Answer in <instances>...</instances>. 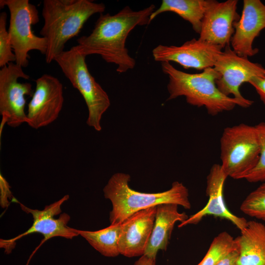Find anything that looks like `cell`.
Returning a JSON list of instances; mask_svg holds the SVG:
<instances>
[{"label": "cell", "instance_id": "obj_1", "mask_svg": "<svg viewBox=\"0 0 265 265\" xmlns=\"http://www.w3.org/2000/svg\"><path fill=\"white\" fill-rule=\"evenodd\" d=\"M155 9L154 4L138 11L126 6L113 15L101 13L92 32L77 39L78 50L86 56L100 55L106 62L116 65L118 73L132 69L136 61L126 47L127 38L135 26L150 24Z\"/></svg>", "mask_w": 265, "mask_h": 265}, {"label": "cell", "instance_id": "obj_2", "mask_svg": "<svg viewBox=\"0 0 265 265\" xmlns=\"http://www.w3.org/2000/svg\"><path fill=\"white\" fill-rule=\"evenodd\" d=\"M103 3L89 0H44L42 16L44 25L40 34L47 40L45 60L48 63L64 51L66 43L78 35L93 15L105 10Z\"/></svg>", "mask_w": 265, "mask_h": 265}, {"label": "cell", "instance_id": "obj_3", "mask_svg": "<svg viewBox=\"0 0 265 265\" xmlns=\"http://www.w3.org/2000/svg\"><path fill=\"white\" fill-rule=\"evenodd\" d=\"M161 69L169 77L168 100L185 96L187 103L198 107L204 106L212 116L230 111L237 106L248 107L239 100L227 96L220 91L215 80L220 75L213 67L206 68L202 73L189 74L177 69L169 62H161Z\"/></svg>", "mask_w": 265, "mask_h": 265}, {"label": "cell", "instance_id": "obj_4", "mask_svg": "<svg viewBox=\"0 0 265 265\" xmlns=\"http://www.w3.org/2000/svg\"><path fill=\"white\" fill-rule=\"evenodd\" d=\"M130 175L122 172L113 174L103 189L104 196L110 200L112 210L109 213L110 224L122 223L139 211L164 203H173L186 209L191 208L187 187L178 181L170 189L157 193L141 192L129 186Z\"/></svg>", "mask_w": 265, "mask_h": 265}, {"label": "cell", "instance_id": "obj_5", "mask_svg": "<svg viewBox=\"0 0 265 265\" xmlns=\"http://www.w3.org/2000/svg\"><path fill=\"white\" fill-rule=\"evenodd\" d=\"M85 57L75 46L63 52L54 61L83 97L88 111L86 124L100 132L102 116L109 108L110 102L106 92L90 73Z\"/></svg>", "mask_w": 265, "mask_h": 265}, {"label": "cell", "instance_id": "obj_6", "mask_svg": "<svg viewBox=\"0 0 265 265\" xmlns=\"http://www.w3.org/2000/svg\"><path fill=\"white\" fill-rule=\"evenodd\" d=\"M220 144V165L227 176L245 179L260 158V142L255 126L241 123L225 128Z\"/></svg>", "mask_w": 265, "mask_h": 265}, {"label": "cell", "instance_id": "obj_7", "mask_svg": "<svg viewBox=\"0 0 265 265\" xmlns=\"http://www.w3.org/2000/svg\"><path fill=\"white\" fill-rule=\"evenodd\" d=\"M5 6L10 13L8 32L15 63L26 67L29 63V52L36 50L45 55L47 51V40L37 36L32 31L31 26L39 21L38 10L28 0H0V8Z\"/></svg>", "mask_w": 265, "mask_h": 265}, {"label": "cell", "instance_id": "obj_8", "mask_svg": "<svg viewBox=\"0 0 265 265\" xmlns=\"http://www.w3.org/2000/svg\"><path fill=\"white\" fill-rule=\"evenodd\" d=\"M224 48L218 55L213 67L220 75L215 80L217 87L225 95H232L249 107L254 102L241 95L240 87L253 78L265 77V68L250 61L248 57L239 56L230 45Z\"/></svg>", "mask_w": 265, "mask_h": 265}, {"label": "cell", "instance_id": "obj_9", "mask_svg": "<svg viewBox=\"0 0 265 265\" xmlns=\"http://www.w3.org/2000/svg\"><path fill=\"white\" fill-rule=\"evenodd\" d=\"M22 68L11 62L0 70V114L2 116V125L6 123L12 128L26 123L25 96L33 94L30 83L18 81L19 78L28 80L30 78Z\"/></svg>", "mask_w": 265, "mask_h": 265}, {"label": "cell", "instance_id": "obj_10", "mask_svg": "<svg viewBox=\"0 0 265 265\" xmlns=\"http://www.w3.org/2000/svg\"><path fill=\"white\" fill-rule=\"evenodd\" d=\"M69 198V195H66L58 201L46 206L44 210L41 211L29 209L14 198V201L20 204L21 209L24 212L32 215L33 223L27 231L14 238L8 240L1 239L0 247L4 248L5 253L9 254L14 248L15 241L18 239L32 233L41 234L44 236V238L32 254L30 257V259L36 250L45 241L52 238L60 237L67 239H72L74 237L79 236V234L74 231L73 228L67 226L70 219L69 214L63 213L58 218H54L55 215L61 213L62 204Z\"/></svg>", "mask_w": 265, "mask_h": 265}, {"label": "cell", "instance_id": "obj_11", "mask_svg": "<svg viewBox=\"0 0 265 265\" xmlns=\"http://www.w3.org/2000/svg\"><path fill=\"white\" fill-rule=\"evenodd\" d=\"M36 87L28 105L26 123L34 129L53 122L62 109L63 86L56 78L44 74L36 80Z\"/></svg>", "mask_w": 265, "mask_h": 265}, {"label": "cell", "instance_id": "obj_12", "mask_svg": "<svg viewBox=\"0 0 265 265\" xmlns=\"http://www.w3.org/2000/svg\"><path fill=\"white\" fill-rule=\"evenodd\" d=\"M222 49L220 46L193 38L179 46L159 45L153 50L152 54L156 61H173L185 69L204 70L213 67Z\"/></svg>", "mask_w": 265, "mask_h": 265}, {"label": "cell", "instance_id": "obj_13", "mask_svg": "<svg viewBox=\"0 0 265 265\" xmlns=\"http://www.w3.org/2000/svg\"><path fill=\"white\" fill-rule=\"evenodd\" d=\"M238 3V0H209L198 39L222 48L230 45L234 24L240 18L237 11Z\"/></svg>", "mask_w": 265, "mask_h": 265}, {"label": "cell", "instance_id": "obj_14", "mask_svg": "<svg viewBox=\"0 0 265 265\" xmlns=\"http://www.w3.org/2000/svg\"><path fill=\"white\" fill-rule=\"evenodd\" d=\"M234 27L230 42L233 51L242 57L256 54L259 49L254 48L253 43L265 29V4L260 0H243L241 14Z\"/></svg>", "mask_w": 265, "mask_h": 265}, {"label": "cell", "instance_id": "obj_15", "mask_svg": "<svg viewBox=\"0 0 265 265\" xmlns=\"http://www.w3.org/2000/svg\"><path fill=\"white\" fill-rule=\"evenodd\" d=\"M227 177L220 164H214L212 166L207 178L206 194L209 197L208 203L200 211L180 223L178 225L179 228L189 224H197L203 218L208 215L229 220L240 231L246 226L248 221L244 217L232 213L225 205L223 189Z\"/></svg>", "mask_w": 265, "mask_h": 265}, {"label": "cell", "instance_id": "obj_16", "mask_svg": "<svg viewBox=\"0 0 265 265\" xmlns=\"http://www.w3.org/2000/svg\"><path fill=\"white\" fill-rule=\"evenodd\" d=\"M157 206L139 211L122 223L118 246L120 254L127 257L144 255L153 228Z\"/></svg>", "mask_w": 265, "mask_h": 265}, {"label": "cell", "instance_id": "obj_17", "mask_svg": "<svg viewBox=\"0 0 265 265\" xmlns=\"http://www.w3.org/2000/svg\"><path fill=\"white\" fill-rule=\"evenodd\" d=\"M178 207L173 203L157 206L153 228L144 255L156 259L159 250H166L175 224L189 217L185 212H179Z\"/></svg>", "mask_w": 265, "mask_h": 265}, {"label": "cell", "instance_id": "obj_18", "mask_svg": "<svg viewBox=\"0 0 265 265\" xmlns=\"http://www.w3.org/2000/svg\"><path fill=\"white\" fill-rule=\"evenodd\" d=\"M235 238L239 255L236 265H265V225L248 221Z\"/></svg>", "mask_w": 265, "mask_h": 265}, {"label": "cell", "instance_id": "obj_19", "mask_svg": "<svg viewBox=\"0 0 265 265\" xmlns=\"http://www.w3.org/2000/svg\"><path fill=\"white\" fill-rule=\"evenodd\" d=\"M208 2L209 0H162L159 7L150 16V23L159 14L172 12L188 21L199 34Z\"/></svg>", "mask_w": 265, "mask_h": 265}, {"label": "cell", "instance_id": "obj_20", "mask_svg": "<svg viewBox=\"0 0 265 265\" xmlns=\"http://www.w3.org/2000/svg\"><path fill=\"white\" fill-rule=\"evenodd\" d=\"M73 229L102 255L114 257L120 254L118 242L122 223L110 224L105 228L95 231Z\"/></svg>", "mask_w": 265, "mask_h": 265}, {"label": "cell", "instance_id": "obj_21", "mask_svg": "<svg viewBox=\"0 0 265 265\" xmlns=\"http://www.w3.org/2000/svg\"><path fill=\"white\" fill-rule=\"evenodd\" d=\"M238 249L235 238L227 232H222L213 238L206 254L197 265H216L230 253Z\"/></svg>", "mask_w": 265, "mask_h": 265}, {"label": "cell", "instance_id": "obj_22", "mask_svg": "<svg viewBox=\"0 0 265 265\" xmlns=\"http://www.w3.org/2000/svg\"><path fill=\"white\" fill-rule=\"evenodd\" d=\"M240 209L249 216L265 221V183L246 197Z\"/></svg>", "mask_w": 265, "mask_h": 265}, {"label": "cell", "instance_id": "obj_23", "mask_svg": "<svg viewBox=\"0 0 265 265\" xmlns=\"http://www.w3.org/2000/svg\"><path fill=\"white\" fill-rule=\"evenodd\" d=\"M255 127L259 139L260 155L257 165L245 179L250 183L265 181V122L259 123Z\"/></svg>", "mask_w": 265, "mask_h": 265}, {"label": "cell", "instance_id": "obj_24", "mask_svg": "<svg viewBox=\"0 0 265 265\" xmlns=\"http://www.w3.org/2000/svg\"><path fill=\"white\" fill-rule=\"evenodd\" d=\"M7 14L3 12L0 14V67L9 63L16 62L15 54L12 51L8 30H6Z\"/></svg>", "mask_w": 265, "mask_h": 265}, {"label": "cell", "instance_id": "obj_25", "mask_svg": "<svg viewBox=\"0 0 265 265\" xmlns=\"http://www.w3.org/2000/svg\"><path fill=\"white\" fill-rule=\"evenodd\" d=\"M0 205L2 208H5L9 204L8 198H11V193L8 183L1 174L0 176Z\"/></svg>", "mask_w": 265, "mask_h": 265}, {"label": "cell", "instance_id": "obj_26", "mask_svg": "<svg viewBox=\"0 0 265 265\" xmlns=\"http://www.w3.org/2000/svg\"><path fill=\"white\" fill-rule=\"evenodd\" d=\"M248 83L253 86L260 100L265 105V77L253 78Z\"/></svg>", "mask_w": 265, "mask_h": 265}, {"label": "cell", "instance_id": "obj_27", "mask_svg": "<svg viewBox=\"0 0 265 265\" xmlns=\"http://www.w3.org/2000/svg\"><path fill=\"white\" fill-rule=\"evenodd\" d=\"M238 255V249L234 250L227 255L216 265H236Z\"/></svg>", "mask_w": 265, "mask_h": 265}, {"label": "cell", "instance_id": "obj_28", "mask_svg": "<svg viewBox=\"0 0 265 265\" xmlns=\"http://www.w3.org/2000/svg\"><path fill=\"white\" fill-rule=\"evenodd\" d=\"M156 259L143 255L134 263V265H156Z\"/></svg>", "mask_w": 265, "mask_h": 265}]
</instances>
